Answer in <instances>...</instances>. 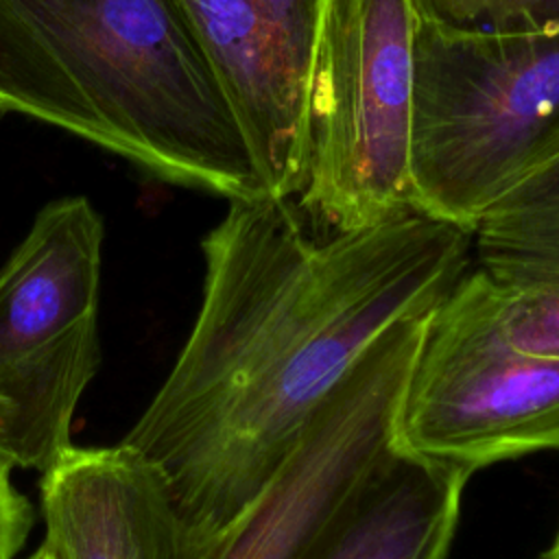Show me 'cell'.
<instances>
[{"label": "cell", "mask_w": 559, "mask_h": 559, "mask_svg": "<svg viewBox=\"0 0 559 559\" xmlns=\"http://www.w3.org/2000/svg\"><path fill=\"white\" fill-rule=\"evenodd\" d=\"M194 325L122 439L183 518L218 535L275 478L319 406L395 321L424 317L472 269V231L411 212L319 234L290 197L229 201L201 242Z\"/></svg>", "instance_id": "6da1fadb"}, {"label": "cell", "mask_w": 559, "mask_h": 559, "mask_svg": "<svg viewBox=\"0 0 559 559\" xmlns=\"http://www.w3.org/2000/svg\"><path fill=\"white\" fill-rule=\"evenodd\" d=\"M59 127L168 183L264 197L181 0H0V116Z\"/></svg>", "instance_id": "7a4b0ae2"}, {"label": "cell", "mask_w": 559, "mask_h": 559, "mask_svg": "<svg viewBox=\"0 0 559 559\" xmlns=\"http://www.w3.org/2000/svg\"><path fill=\"white\" fill-rule=\"evenodd\" d=\"M559 157V26L463 24L424 9L415 37L417 207L472 231Z\"/></svg>", "instance_id": "3957f363"}, {"label": "cell", "mask_w": 559, "mask_h": 559, "mask_svg": "<svg viewBox=\"0 0 559 559\" xmlns=\"http://www.w3.org/2000/svg\"><path fill=\"white\" fill-rule=\"evenodd\" d=\"M428 0H328L306 98V173L295 197L319 234L421 212L411 142L415 37Z\"/></svg>", "instance_id": "277c9868"}, {"label": "cell", "mask_w": 559, "mask_h": 559, "mask_svg": "<svg viewBox=\"0 0 559 559\" xmlns=\"http://www.w3.org/2000/svg\"><path fill=\"white\" fill-rule=\"evenodd\" d=\"M105 227L85 197L50 201L0 269V456L46 472L72 443L100 365Z\"/></svg>", "instance_id": "5b68a950"}, {"label": "cell", "mask_w": 559, "mask_h": 559, "mask_svg": "<svg viewBox=\"0 0 559 559\" xmlns=\"http://www.w3.org/2000/svg\"><path fill=\"white\" fill-rule=\"evenodd\" d=\"M393 441L467 474L559 450V356L513 343L474 264L424 319Z\"/></svg>", "instance_id": "8992f818"}, {"label": "cell", "mask_w": 559, "mask_h": 559, "mask_svg": "<svg viewBox=\"0 0 559 559\" xmlns=\"http://www.w3.org/2000/svg\"><path fill=\"white\" fill-rule=\"evenodd\" d=\"M424 317L389 325L319 406L297 448L205 559H301L321 528L393 445L400 395Z\"/></svg>", "instance_id": "52a82bcc"}, {"label": "cell", "mask_w": 559, "mask_h": 559, "mask_svg": "<svg viewBox=\"0 0 559 559\" xmlns=\"http://www.w3.org/2000/svg\"><path fill=\"white\" fill-rule=\"evenodd\" d=\"M328 0H181L271 197L306 173V98Z\"/></svg>", "instance_id": "ba28073f"}, {"label": "cell", "mask_w": 559, "mask_h": 559, "mask_svg": "<svg viewBox=\"0 0 559 559\" xmlns=\"http://www.w3.org/2000/svg\"><path fill=\"white\" fill-rule=\"evenodd\" d=\"M39 491L46 535L68 559H205L221 535L192 526L157 465L122 441L70 445Z\"/></svg>", "instance_id": "9c48e42d"}, {"label": "cell", "mask_w": 559, "mask_h": 559, "mask_svg": "<svg viewBox=\"0 0 559 559\" xmlns=\"http://www.w3.org/2000/svg\"><path fill=\"white\" fill-rule=\"evenodd\" d=\"M469 476L393 441L301 559H445Z\"/></svg>", "instance_id": "30bf717a"}, {"label": "cell", "mask_w": 559, "mask_h": 559, "mask_svg": "<svg viewBox=\"0 0 559 559\" xmlns=\"http://www.w3.org/2000/svg\"><path fill=\"white\" fill-rule=\"evenodd\" d=\"M472 260L513 343L559 356V157L476 221Z\"/></svg>", "instance_id": "8fae6325"}, {"label": "cell", "mask_w": 559, "mask_h": 559, "mask_svg": "<svg viewBox=\"0 0 559 559\" xmlns=\"http://www.w3.org/2000/svg\"><path fill=\"white\" fill-rule=\"evenodd\" d=\"M13 465L0 456V559H13L33 528V507L11 483Z\"/></svg>", "instance_id": "7c38bea8"}, {"label": "cell", "mask_w": 559, "mask_h": 559, "mask_svg": "<svg viewBox=\"0 0 559 559\" xmlns=\"http://www.w3.org/2000/svg\"><path fill=\"white\" fill-rule=\"evenodd\" d=\"M472 24L498 28L559 26V0H489Z\"/></svg>", "instance_id": "4fadbf2b"}, {"label": "cell", "mask_w": 559, "mask_h": 559, "mask_svg": "<svg viewBox=\"0 0 559 559\" xmlns=\"http://www.w3.org/2000/svg\"><path fill=\"white\" fill-rule=\"evenodd\" d=\"M489 0H430V7L454 22L472 24Z\"/></svg>", "instance_id": "5bb4252c"}, {"label": "cell", "mask_w": 559, "mask_h": 559, "mask_svg": "<svg viewBox=\"0 0 559 559\" xmlns=\"http://www.w3.org/2000/svg\"><path fill=\"white\" fill-rule=\"evenodd\" d=\"M26 559H68V557H66L63 548L52 537L46 535L44 542L39 544V548L31 557H26Z\"/></svg>", "instance_id": "9a60e30c"}, {"label": "cell", "mask_w": 559, "mask_h": 559, "mask_svg": "<svg viewBox=\"0 0 559 559\" xmlns=\"http://www.w3.org/2000/svg\"><path fill=\"white\" fill-rule=\"evenodd\" d=\"M546 552H550L555 559H559V533H557V537H555V542L550 544V548L546 550Z\"/></svg>", "instance_id": "2e32d148"}, {"label": "cell", "mask_w": 559, "mask_h": 559, "mask_svg": "<svg viewBox=\"0 0 559 559\" xmlns=\"http://www.w3.org/2000/svg\"><path fill=\"white\" fill-rule=\"evenodd\" d=\"M428 2H430V0H428Z\"/></svg>", "instance_id": "e0dca14e"}]
</instances>
